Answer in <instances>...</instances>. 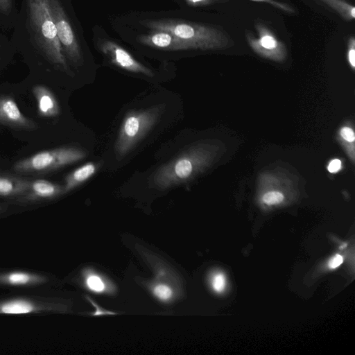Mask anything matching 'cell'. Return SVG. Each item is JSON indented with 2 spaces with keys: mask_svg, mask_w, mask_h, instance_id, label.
I'll return each mask as SVG.
<instances>
[{
  "mask_svg": "<svg viewBox=\"0 0 355 355\" xmlns=\"http://www.w3.org/2000/svg\"><path fill=\"white\" fill-rule=\"evenodd\" d=\"M110 21L121 40L140 53L157 58H181L199 49L168 32L134 25L116 15L110 17Z\"/></svg>",
  "mask_w": 355,
  "mask_h": 355,
  "instance_id": "1",
  "label": "cell"
},
{
  "mask_svg": "<svg viewBox=\"0 0 355 355\" xmlns=\"http://www.w3.org/2000/svg\"><path fill=\"white\" fill-rule=\"evenodd\" d=\"M51 17L67 62L80 68L92 60V54L83 36L81 26L64 8L60 0H49Z\"/></svg>",
  "mask_w": 355,
  "mask_h": 355,
  "instance_id": "2",
  "label": "cell"
},
{
  "mask_svg": "<svg viewBox=\"0 0 355 355\" xmlns=\"http://www.w3.org/2000/svg\"><path fill=\"white\" fill-rule=\"evenodd\" d=\"M28 6L31 25L40 48L50 62L69 73L68 62L58 37L49 0H28Z\"/></svg>",
  "mask_w": 355,
  "mask_h": 355,
  "instance_id": "3",
  "label": "cell"
},
{
  "mask_svg": "<svg viewBox=\"0 0 355 355\" xmlns=\"http://www.w3.org/2000/svg\"><path fill=\"white\" fill-rule=\"evenodd\" d=\"M93 46L109 64L119 69L146 77L155 76L153 69L144 63L126 46L96 24L92 29Z\"/></svg>",
  "mask_w": 355,
  "mask_h": 355,
  "instance_id": "4",
  "label": "cell"
},
{
  "mask_svg": "<svg viewBox=\"0 0 355 355\" xmlns=\"http://www.w3.org/2000/svg\"><path fill=\"white\" fill-rule=\"evenodd\" d=\"M163 105L133 110L124 118L115 143L118 159L127 155L151 130L160 118Z\"/></svg>",
  "mask_w": 355,
  "mask_h": 355,
  "instance_id": "5",
  "label": "cell"
},
{
  "mask_svg": "<svg viewBox=\"0 0 355 355\" xmlns=\"http://www.w3.org/2000/svg\"><path fill=\"white\" fill-rule=\"evenodd\" d=\"M87 153L76 146H62L39 152L13 165L18 173H46L82 160Z\"/></svg>",
  "mask_w": 355,
  "mask_h": 355,
  "instance_id": "6",
  "label": "cell"
},
{
  "mask_svg": "<svg viewBox=\"0 0 355 355\" xmlns=\"http://www.w3.org/2000/svg\"><path fill=\"white\" fill-rule=\"evenodd\" d=\"M68 309L65 302L55 298L17 297L0 301V314L65 313Z\"/></svg>",
  "mask_w": 355,
  "mask_h": 355,
  "instance_id": "7",
  "label": "cell"
},
{
  "mask_svg": "<svg viewBox=\"0 0 355 355\" xmlns=\"http://www.w3.org/2000/svg\"><path fill=\"white\" fill-rule=\"evenodd\" d=\"M0 123L24 130L38 128V124L26 117L14 99L8 96H0Z\"/></svg>",
  "mask_w": 355,
  "mask_h": 355,
  "instance_id": "8",
  "label": "cell"
},
{
  "mask_svg": "<svg viewBox=\"0 0 355 355\" xmlns=\"http://www.w3.org/2000/svg\"><path fill=\"white\" fill-rule=\"evenodd\" d=\"M64 193H65L64 185L55 184L46 180L37 179L31 180L27 191L15 200L21 204L33 203L55 198Z\"/></svg>",
  "mask_w": 355,
  "mask_h": 355,
  "instance_id": "9",
  "label": "cell"
},
{
  "mask_svg": "<svg viewBox=\"0 0 355 355\" xmlns=\"http://www.w3.org/2000/svg\"><path fill=\"white\" fill-rule=\"evenodd\" d=\"M47 277L27 271H9L0 273V285L29 286L46 284Z\"/></svg>",
  "mask_w": 355,
  "mask_h": 355,
  "instance_id": "10",
  "label": "cell"
},
{
  "mask_svg": "<svg viewBox=\"0 0 355 355\" xmlns=\"http://www.w3.org/2000/svg\"><path fill=\"white\" fill-rule=\"evenodd\" d=\"M33 93L37 103L38 114L42 116L53 117L60 114V107L53 93L44 85H36Z\"/></svg>",
  "mask_w": 355,
  "mask_h": 355,
  "instance_id": "11",
  "label": "cell"
},
{
  "mask_svg": "<svg viewBox=\"0 0 355 355\" xmlns=\"http://www.w3.org/2000/svg\"><path fill=\"white\" fill-rule=\"evenodd\" d=\"M31 180L0 171V197L17 198L29 188Z\"/></svg>",
  "mask_w": 355,
  "mask_h": 355,
  "instance_id": "12",
  "label": "cell"
},
{
  "mask_svg": "<svg viewBox=\"0 0 355 355\" xmlns=\"http://www.w3.org/2000/svg\"><path fill=\"white\" fill-rule=\"evenodd\" d=\"M139 250H141V252H142L146 259L148 260L155 271L157 278L155 282L168 284L180 293L181 284L179 277L175 272L157 257L147 253L146 251Z\"/></svg>",
  "mask_w": 355,
  "mask_h": 355,
  "instance_id": "13",
  "label": "cell"
},
{
  "mask_svg": "<svg viewBox=\"0 0 355 355\" xmlns=\"http://www.w3.org/2000/svg\"><path fill=\"white\" fill-rule=\"evenodd\" d=\"M98 166L92 162L87 163L68 174L64 185L65 193L81 184L96 172Z\"/></svg>",
  "mask_w": 355,
  "mask_h": 355,
  "instance_id": "14",
  "label": "cell"
},
{
  "mask_svg": "<svg viewBox=\"0 0 355 355\" xmlns=\"http://www.w3.org/2000/svg\"><path fill=\"white\" fill-rule=\"evenodd\" d=\"M83 278L85 286L94 293H111L114 291L112 284L95 272L86 270L83 272Z\"/></svg>",
  "mask_w": 355,
  "mask_h": 355,
  "instance_id": "15",
  "label": "cell"
},
{
  "mask_svg": "<svg viewBox=\"0 0 355 355\" xmlns=\"http://www.w3.org/2000/svg\"><path fill=\"white\" fill-rule=\"evenodd\" d=\"M150 289L153 295L163 302L171 301L175 298L176 294H180L170 285L160 282H153Z\"/></svg>",
  "mask_w": 355,
  "mask_h": 355,
  "instance_id": "16",
  "label": "cell"
},
{
  "mask_svg": "<svg viewBox=\"0 0 355 355\" xmlns=\"http://www.w3.org/2000/svg\"><path fill=\"white\" fill-rule=\"evenodd\" d=\"M211 285L216 292H223L225 286V277L224 275L222 272L213 274L211 278Z\"/></svg>",
  "mask_w": 355,
  "mask_h": 355,
  "instance_id": "17",
  "label": "cell"
},
{
  "mask_svg": "<svg viewBox=\"0 0 355 355\" xmlns=\"http://www.w3.org/2000/svg\"><path fill=\"white\" fill-rule=\"evenodd\" d=\"M262 199L267 205H275L284 200V196L278 191H270L265 193Z\"/></svg>",
  "mask_w": 355,
  "mask_h": 355,
  "instance_id": "18",
  "label": "cell"
},
{
  "mask_svg": "<svg viewBox=\"0 0 355 355\" xmlns=\"http://www.w3.org/2000/svg\"><path fill=\"white\" fill-rule=\"evenodd\" d=\"M261 46L268 49H272L276 46V41L270 35H265L261 39Z\"/></svg>",
  "mask_w": 355,
  "mask_h": 355,
  "instance_id": "19",
  "label": "cell"
},
{
  "mask_svg": "<svg viewBox=\"0 0 355 355\" xmlns=\"http://www.w3.org/2000/svg\"><path fill=\"white\" fill-rule=\"evenodd\" d=\"M340 135L347 141L352 142L354 141L355 136L354 131L349 128H343L340 130Z\"/></svg>",
  "mask_w": 355,
  "mask_h": 355,
  "instance_id": "20",
  "label": "cell"
},
{
  "mask_svg": "<svg viewBox=\"0 0 355 355\" xmlns=\"http://www.w3.org/2000/svg\"><path fill=\"white\" fill-rule=\"evenodd\" d=\"M343 261V258L340 254H336L333 257L328 263L329 268L334 269L338 268Z\"/></svg>",
  "mask_w": 355,
  "mask_h": 355,
  "instance_id": "21",
  "label": "cell"
},
{
  "mask_svg": "<svg viewBox=\"0 0 355 355\" xmlns=\"http://www.w3.org/2000/svg\"><path fill=\"white\" fill-rule=\"evenodd\" d=\"M89 301L94 305V306L96 308V311L94 313H92L93 315H113L115 314V313L107 311L102 307H100L98 304H95L91 299L88 298Z\"/></svg>",
  "mask_w": 355,
  "mask_h": 355,
  "instance_id": "22",
  "label": "cell"
},
{
  "mask_svg": "<svg viewBox=\"0 0 355 355\" xmlns=\"http://www.w3.org/2000/svg\"><path fill=\"white\" fill-rule=\"evenodd\" d=\"M12 6V0H0V11L8 14Z\"/></svg>",
  "mask_w": 355,
  "mask_h": 355,
  "instance_id": "23",
  "label": "cell"
},
{
  "mask_svg": "<svg viewBox=\"0 0 355 355\" xmlns=\"http://www.w3.org/2000/svg\"><path fill=\"white\" fill-rule=\"evenodd\" d=\"M341 166V162L338 159H333L328 166V171L330 173H336L338 171Z\"/></svg>",
  "mask_w": 355,
  "mask_h": 355,
  "instance_id": "24",
  "label": "cell"
},
{
  "mask_svg": "<svg viewBox=\"0 0 355 355\" xmlns=\"http://www.w3.org/2000/svg\"><path fill=\"white\" fill-rule=\"evenodd\" d=\"M349 60L352 67L355 66V51L354 49H351L349 52Z\"/></svg>",
  "mask_w": 355,
  "mask_h": 355,
  "instance_id": "25",
  "label": "cell"
},
{
  "mask_svg": "<svg viewBox=\"0 0 355 355\" xmlns=\"http://www.w3.org/2000/svg\"><path fill=\"white\" fill-rule=\"evenodd\" d=\"M6 210V207L4 205L0 203V214L3 213Z\"/></svg>",
  "mask_w": 355,
  "mask_h": 355,
  "instance_id": "26",
  "label": "cell"
},
{
  "mask_svg": "<svg viewBox=\"0 0 355 355\" xmlns=\"http://www.w3.org/2000/svg\"><path fill=\"white\" fill-rule=\"evenodd\" d=\"M254 1H265V0H254Z\"/></svg>",
  "mask_w": 355,
  "mask_h": 355,
  "instance_id": "27",
  "label": "cell"
}]
</instances>
